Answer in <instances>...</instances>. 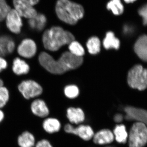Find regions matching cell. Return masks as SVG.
<instances>
[{
  "mask_svg": "<svg viewBox=\"0 0 147 147\" xmlns=\"http://www.w3.org/2000/svg\"><path fill=\"white\" fill-rule=\"evenodd\" d=\"M39 63L50 73L61 74L71 69H75L82 65V57H78L69 52L63 53L57 60H55L48 53L42 52L38 57Z\"/></svg>",
  "mask_w": 147,
  "mask_h": 147,
  "instance_id": "obj_1",
  "label": "cell"
},
{
  "mask_svg": "<svg viewBox=\"0 0 147 147\" xmlns=\"http://www.w3.org/2000/svg\"><path fill=\"white\" fill-rule=\"evenodd\" d=\"M75 39L70 32L61 27L54 26L46 30L42 35V42L45 49L51 51L59 50L64 45L69 44Z\"/></svg>",
  "mask_w": 147,
  "mask_h": 147,
  "instance_id": "obj_2",
  "label": "cell"
},
{
  "mask_svg": "<svg viewBox=\"0 0 147 147\" xmlns=\"http://www.w3.org/2000/svg\"><path fill=\"white\" fill-rule=\"evenodd\" d=\"M55 11L60 20L70 25L77 24L84 15L83 7L70 0H58Z\"/></svg>",
  "mask_w": 147,
  "mask_h": 147,
  "instance_id": "obj_3",
  "label": "cell"
},
{
  "mask_svg": "<svg viewBox=\"0 0 147 147\" xmlns=\"http://www.w3.org/2000/svg\"><path fill=\"white\" fill-rule=\"evenodd\" d=\"M129 147H144L147 144V126L140 122L134 123L128 137Z\"/></svg>",
  "mask_w": 147,
  "mask_h": 147,
  "instance_id": "obj_4",
  "label": "cell"
},
{
  "mask_svg": "<svg viewBox=\"0 0 147 147\" xmlns=\"http://www.w3.org/2000/svg\"><path fill=\"white\" fill-rule=\"evenodd\" d=\"M127 83L132 88L144 90L147 88V69L137 65L129 71Z\"/></svg>",
  "mask_w": 147,
  "mask_h": 147,
  "instance_id": "obj_5",
  "label": "cell"
},
{
  "mask_svg": "<svg viewBox=\"0 0 147 147\" xmlns=\"http://www.w3.org/2000/svg\"><path fill=\"white\" fill-rule=\"evenodd\" d=\"M39 0H13L15 9L21 17L31 18L37 14L36 9L33 7Z\"/></svg>",
  "mask_w": 147,
  "mask_h": 147,
  "instance_id": "obj_6",
  "label": "cell"
},
{
  "mask_svg": "<svg viewBox=\"0 0 147 147\" xmlns=\"http://www.w3.org/2000/svg\"><path fill=\"white\" fill-rule=\"evenodd\" d=\"M18 90L23 96L29 99L36 97L41 94L42 87L37 82L32 80H26L19 84Z\"/></svg>",
  "mask_w": 147,
  "mask_h": 147,
  "instance_id": "obj_7",
  "label": "cell"
},
{
  "mask_svg": "<svg viewBox=\"0 0 147 147\" xmlns=\"http://www.w3.org/2000/svg\"><path fill=\"white\" fill-rule=\"evenodd\" d=\"M64 129L66 133L76 135L86 141L92 139L94 134L91 127L87 125L81 124L75 127L70 124H67Z\"/></svg>",
  "mask_w": 147,
  "mask_h": 147,
  "instance_id": "obj_8",
  "label": "cell"
},
{
  "mask_svg": "<svg viewBox=\"0 0 147 147\" xmlns=\"http://www.w3.org/2000/svg\"><path fill=\"white\" fill-rule=\"evenodd\" d=\"M21 16L15 9H11L6 17V24L7 28L13 33L18 34L23 26Z\"/></svg>",
  "mask_w": 147,
  "mask_h": 147,
  "instance_id": "obj_9",
  "label": "cell"
},
{
  "mask_svg": "<svg viewBox=\"0 0 147 147\" xmlns=\"http://www.w3.org/2000/svg\"><path fill=\"white\" fill-rule=\"evenodd\" d=\"M125 119L127 120H135L143 123L147 126V110L132 106H127L124 109Z\"/></svg>",
  "mask_w": 147,
  "mask_h": 147,
  "instance_id": "obj_10",
  "label": "cell"
},
{
  "mask_svg": "<svg viewBox=\"0 0 147 147\" xmlns=\"http://www.w3.org/2000/svg\"><path fill=\"white\" fill-rule=\"evenodd\" d=\"M36 50V44L33 40L30 38L22 40L17 48L18 54L21 57L28 59L33 57Z\"/></svg>",
  "mask_w": 147,
  "mask_h": 147,
  "instance_id": "obj_11",
  "label": "cell"
},
{
  "mask_svg": "<svg viewBox=\"0 0 147 147\" xmlns=\"http://www.w3.org/2000/svg\"><path fill=\"white\" fill-rule=\"evenodd\" d=\"M92 139L96 144L104 145L112 143L115 138L113 131L108 129H103L94 134Z\"/></svg>",
  "mask_w": 147,
  "mask_h": 147,
  "instance_id": "obj_12",
  "label": "cell"
},
{
  "mask_svg": "<svg viewBox=\"0 0 147 147\" xmlns=\"http://www.w3.org/2000/svg\"><path fill=\"white\" fill-rule=\"evenodd\" d=\"M134 50L140 59L147 62V35L139 37L134 44Z\"/></svg>",
  "mask_w": 147,
  "mask_h": 147,
  "instance_id": "obj_13",
  "label": "cell"
},
{
  "mask_svg": "<svg viewBox=\"0 0 147 147\" xmlns=\"http://www.w3.org/2000/svg\"><path fill=\"white\" fill-rule=\"evenodd\" d=\"M67 117L71 123L79 124L84 121L85 115L83 110L80 108L71 107L67 110Z\"/></svg>",
  "mask_w": 147,
  "mask_h": 147,
  "instance_id": "obj_14",
  "label": "cell"
},
{
  "mask_svg": "<svg viewBox=\"0 0 147 147\" xmlns=\"http://www.w3.org/2000/svg\"><path fill=\"white\" fill-rule=\"evenodd\" d=\"M15 47V42L10 37L7 36H0V57H3L13 53Z\"/></svg>",
  "mask_w": 147,
  "mask_h": 147,
  "instance_id": "obj_15",
  "label": "cell"
},
{
  "mask_svg": "<svg viewBox=\"0 0 147 147\" xmlns=\"http://www.w3.org/2000/svg\"><path fill=\"white\" fill-rule=\"evenodd\" d=\"M32 112L34 115L40 117H45L49 114V110L46 103L41 99H36L31 105Z\"/></svg>",
  "mask_w": 147,
  "mask_h": 147,
  "instance_id": "obj_16",
  "label": "cell"
},
{
  "mask_svg": "<svg viewBox=\"0 0 147 147\" xmlns=\"http://www.w3.org/2000/svg\"><path fill=\"white\" fill-rule=\"evenodd\" d=\"M46 23V16L41 13H37L36 16L29 19L28 21V24L31 28L38 31H40L44 28Z\"/></svg>",
  "mask_w": 147,
  "mask_h": 147,
  "instance_id": "obj_17",
  "label": "cell"
},
{
  "mask_svg": "<svg viewBox=\"0 0 147 147\" xmlns=\"http://www.w3.org/2000/svg\"><path fill=\"white\" fill-rule=\"evenodd\" d=\"M113 133L115 139L118 143L124 144L127 142L128 134L124 125H117L114 128Z\"/></svg>",
  "mask_w": 147,
  "mask_h": 147,
  "instance_id": "obj_18",
  "label": "cell"
},
{
  "mask_svg": "<svg viewBox=\"0 0 147 147\" xmlns=\"http://www.w3.org/2000/svg\"><path fill=\"white\" fill-rule=\"evenodd\" d=\"M42 127L46 132L52 134L59 131L61 128V124L57 119L49 118L43 121Z\"/></svg>",
  "mask_w": 147,
  "mask_h": 147,
  "instance_id": "obj_19",
  "label": "cell"
},
{
  "mask_svg": "<svg viewBox=\"0 0 147 147\" xmlns=\"http://www.w3.org/2000/svg\"><path fill=\"white\" fill-rule=\"evenodd\" d=\"M103 45L107 50L112 48L118 50L120 47V41L113 32H108L103 40Z\"/></svg>",
  "mask_w": 147,
  "mask_h": 147,
  "instance_id": "obj_20",
  "label": "cell"
},
{
  "mask_svg": "<svg viewBox=\"0 0 147 147\" xmlns=\"http://www.w3.org/2000/svg\"><path fill=\"white\" fill-rule=\"evenodd\" d=\"M12 70L17 75H23L28 73L30 67L26 61L20 58H16L13 61Z\"/></svg>",
  "mask_w": 147,
  "mask_h": 147,
  "instance_id": "obj_21",
  "label": "cell"
},
{
  "mask_svg": "<svg viewBox=\"0 0 147 147\" xmlns=\"http://www.w3.org/2000/svg\"><path fill=\"white\" fill-rule=\"evenodd\" d=\"M35 138L28 131L23 132L18 137V143L20 147H33L35 145Z\"/></svg>",
  "mask_w": 147,
  "mask_h": 147,
  "instance_id": "obj_22",
  "label": "cell"
},
{
  "mask_svg": "<svg viewBox=\"0 0 147 147\" xmlns=\"http://www.w3.org/2000/svg\"><path fill=\"white\" fill-rule=\"evenodd\" d=\"M106 7L117 16L121 15L124 11L123 5L121 0H111L107 3Z\"/></svg>",
  "mask_w": 147,
  "mask_h": 147,
  "instance_id": "obj_23",
  "label": "cell"
},
{
  "mask_svg": "<svg viewBox=\"0 0 147 147\" xmlns=\"http://www.w3.org/2000/svg\"><path fill=\"white\" fill-rule=\"evenodd\" d=\"M86 46L90 54H97L99 53L100 50V40L97 37H92L87 42Z\"/></svg>",
  "mask_w": 147,
  "mask_h": 147,
  "instance_id": "obj_24",
  "label": "cell"
},
{
  "mask_svg": "<svg viewBox=\"0 0 147 147\" xmlns=\"http://www.w3.org/2000/svg\"><path fill=\"white\" fill-rule=\"evenodd\" d=\"M69 45V52L72 55L76 57H82L85 54L84 47L79 42L74 40Z\"/></svg>",
  "mask_w": 147,
  "mask_h": 147,
  "instance_id": "obj_25",
  "label": "cell"
},
{
  "mask_svg": "<svg viewBox=\"0 0 147 147\" xmlns=\"http://www.w3.org/2000/svg\"><path fill=\"white\" fill-rule=\"evenodd\" d=\"M64 93L66 96L69 98H75L79 94V90L76 86L71 85L65 87Z\"/></svg>",
  "mask_w": 147,
  "mask_h": 147,
  "instance_id": "obj_26",
  "label": "cell"
},
{
  "mask_svg": "<svg viewBox=\"0 0 147 147\" xmlns=\"http://www.w3.org/2000/svg\"><path fill=\"white\" fill-rule=\"evenodd\" d=\"M10 9L5 0H0V22L5 19Z\"/></svg>",
  "mask_w": 147,
  "mask_h": 147,
  "instance_id": "obj_27",
  "label": "cell"
},
{
  "mask_svg": "<svg viewBox=\"0 0 147 147\" xmlns=\"http://www.w3.org/2000/svg\"><path fill=\"white\" fill-rule=\"evenodd\" d=\"M9 98V92L7 88L0 87V108H3L6 104Z\"/></svg>",
  "mask_w": 147,
  "mask_h": 147,
  "instance_id": "obj_28",
  "label": "cell"
},
{
  "mask_svg": "<svg viewBox=\"0 0 147 147\" xmlns=\"http://www.w3.org/2000/svg\"><path fill=\"white\" fill-rule=\"evenodd\" d=\"M138 12L139 15L143 18L144 24L147 25V4L139 9Z\"/></svg>",
  "mask_w": 147,
  "mask_h": 147,
  "instance_id": "obj_29",
  "label": "cell"
},
{
  "mask_svg": "<svg viewBox=\"0 0 147 147\" xmlns=\"http://www.w3.org/2000/svg\"><path fill=\"white\" fill-rule=\"evenodd\" d=\"M36 147H53L50 142L46 139H42L37 143Z\"/></svg>",
  "mask_w": 147,
  "mask_h": 147,
  "instance_id": "obj_30",
  "label": "cell"
},
{
  "mask_svg": "<svg viewBox=\"0 0 147 147\" xmlns=\"http://www.w3.org/2000/svg\"><path fill=\"white\" fill-rule=\"evenodd\" d=\"M7 64L6 61L2 57H0V72L3 69H5L7 67Z\"/></svg>",
  "mask_w": 147,
  "mask_h": 147,
  "instance_id": "obj_31",
  "label": "cell"
},
{
  "mask_svg": "<svg viewBox=\"0 0 147 147\" xmlns=\"http://www.w3.org/2000/svg\"><path fill=\"white\" fill-rule=\"evenodd\" d=\"M123 118V117L121 114H116L114 117V119L115 121L117 123H120L122 121Z\"/></svg>",
  "mask_w": 147,
  "mask_h": 147,
  "instance_id": "obj_32",
  "label": "cell"
},
{
  "mask_svg": "<svg viewBox=\"0 0 147 147\" xmlns=\"http://www.w3.org/2000/svg\"><path fill=\"white\" fill-rule=\"evenodd\" d=\"M4 117V115L3 113L1 110H0V122H1L3 119Z\"/></svg>",
  "mask_w": 147,
  "mask_h": 147,
  "instance_id": "obj_33",
  "label": "cell"
},
{
  "mask_svg": "<svg viewBox=\"0 0 147 147\" xmlns=\"http://www.w3.org/2000/svg\"><path fill=\"white\" fill-rule=\"evenodd\" d=\"M125 3H132L136 1V0H124Z\"/></svg>",
  "mask_w": 147,
  "mask_h": 147,
  "instance_id": "obj_34",
  "label": "cell"
},
{
  "mask_svg": "<svg viewBox=\"0 0 147 147\" xmlns=\"http://www.w3.org/2000/svg\"><path fill=\"white\" fill-rule=\"evenodd\" d=\"M3 82L1 79H0V87L3 86Z\"/></svg>",
  "mask_w": 147,
  "mask_h": 147,
  "instance_id": "obj_35",
  "label": "cell"
},
{
  "mask_svg": "<svg viewBox=\"0 0 147 147\" xmlns=\"http://www.w3.org/2000/svg\"><path fill=\"white\" fill-rule=\"evenodd\" d=\"M113 147V146H108V147Z\"/></svg>",
  "mask_w": 147,
  "mask_h": 147,
  "instance_id": "obj_36",
  "label": "cell"
}]
</instances>
